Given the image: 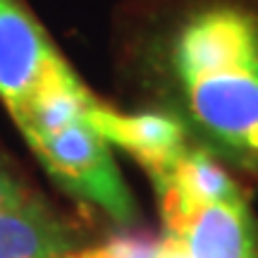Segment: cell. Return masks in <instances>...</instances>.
<instances>
[{"mask_svg": "<svg viewBox=\"0 0 258 258\" xmlns=\"http://www.w3.org/2000/svg\"><path fill=\"white\" fill-rule=\"evenodd\" d=\"M167 234L191 258H258V234L244 191L218 201L160 199Z\"/></svg>", "mask_w": 258, "mask_h": 258, "instance_id": "obj_3", "label": "cell"}, {"mask_svg": "<svg viewBox=\"0 0 258 258\" xmlns=\"http://www.w3.org/2000/svg\"><path fill=\"white\" fill-rule=\"evenodd\" d=\"M89 120L108 146L122 148L148 175L165 167L189 144L184 124L160 112H120L96 101Z\"/></svg>", "mask_w": 258, "mask_h": 258, "instance_id": "obj_5", "label": "cell"}, {"mask_svg": "<svg viewBox=\"0 0 258 258\" xmlns=\"http://www.w3.org/2000/svg\"><path fill=\"white\" fill-rule=\"evenodd\" d=\"M34 199L31 194L19 184L15 177L5 172L0 167V211H10V208H17V206H24Z\"/></svg>", "mask_w": 258, "mask_h": 258, "instance_id": "obj_9", "label": "cell"}, {"mask_svg": "<svg viewBox=\"0 0 258 258\" xmlns=\"http://www.w3.org/2000/svg\"><path fill=\"white\" fill-rule=\"evenodd\" d=\"M156 258H191L189 251L184 249V244L172 237V234H165V239L158 244V253Z\"/></svg>", "mask_w": 258, "mask_h": 258, "instance_id": "obj_10", "label": "cell"}, {"mask_svg": "<svg viewBox=\"0 0 258 258\" xmlns=\"http://www.w3.org/2000/svg\"><path fill=\"white\" fill-rule=\"evenodd\" d=\"M170 62L211 144L258 175V0H203L177 24Z\"/></svg>", "mask_w": 258, "mask_h": 258, "instance_id": "obj_1", "label": "cell"}, {"mask_svg": "<svg viewBox=\"0 0 258 258\" xmlns=\"http://www.w3.org/2000/svg\"><path fill=\"white\" fill-rule=\"evenodd\" d=\"M96 101L98 98L84 86L72 67L57 55L46 70L34 96L12 117L31 146L41 139L67 129L74 122L86 120Z\"/></svg>", "mask_w": 258, "mask_h": 258, "instance_id": "obj_6", "label": "cell"}, {"mask_svg": "<svg viewBox=\"0 0 258 258\" xmlns=\"http://www.w3.org/2000/svg\"><path fill=\"white\" fill-rule=\"evenodd\" d=\"M31 148L48 172L74 196L93 203L112 220L132 222V194L122 182L108 141L93 129L89 117L31 144Z\"/></svg>", "mask_w": 258, "mask_h": 258, "instance_id": "obj_2", "label": "cell"}, {"mask_svg": "<svg viewBox=\"0 0 258 258\" xmlns=\"http://www.w3.org/2000/svg\"><path fill=\"white\" fill-rule=\"evenodd\" d=\"M60 55L43 27L17 0H0V98L17 115Z\"/></svg>", "mask_w": 258, "mask_h": 258, "instance_id": "obj_4", "label": "cell"}, {"mask_svg": "<svg viewBox=\"0 0 258 258\" xmlns=\"http://www.w3.org/2000/svg\"><path fill=\"white\" fill-rule=\"evenodd\" d=\"M77 251L72 230L36 199L0 211V258H72Z\"/></svg>", "mask_w": 258, "mask_h": 258, "instance_id": "obj_7", "label": "cell"}, {"mask_svg": "<svg viewBox=\"0 0 258 258\" xmlns=\"http://www.w3.org/2000/svg\"><path fill=\"white\" fill-rule=\"evenodd\" d=\"M158 244L141 237H117L103 246L77 251L72 258H156Z\"/></svg>", "mask_w": 258, "mask_h": 258, "instance_id": "obj_8", "label": "cell"}]
</instances>
